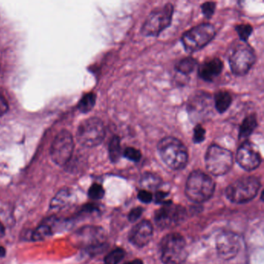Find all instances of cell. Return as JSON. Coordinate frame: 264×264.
<instances>
[{
  "instance_id": "7a4b0ae2",
  "label": "cell",
  "mask_w": 264,
  "mask_h": 264,
  "mask_svg": "<svg viewBox=\"0 0 264 264\" xmlns=\"http://www.w3.org/2000/svg\"><path fill=\"white\" fill-rule=\"evenodd\" d=\"M215 188V182L211 177L201 170H194L187 180L185 194L192 202L201 203L212 197Z\"/></svg>"
},
{
  "instance_id": "2e32d148",
  "label": "cell",
  "mask_w": 264,
  "mask_h": 264,
  "mask_svg": "<svg viewBox=\"0 0 264 264\" xmlns=\"http://www.w3.org/2000/svg\"><path fill=\"white\" fill-rule=\"evenodd\" d=\"M153 226L148 220H143L136 225L129 234V240L137 247L147 246L153 237Z\"/></svg>"
},
{
  "instance_id": "d590c367",
  "label": "cell",
  "mask_w": 264,
  "mask_h": 264,
  "mask_svg": "<svg viewBox=\"0 0 264 264\" xmlns=\"http://www.w3.org/2000/svg\"><path fill=\"white\" fill-rule=\"evenodd\" d=\"M5 227H4V225H3V223H1V222H0V239H1V238H3L4 236H5Z\"/></svg>"
},
{
  "instance_id": "e0dca14e",
  "label": "cell",
  "mask_w": 264,
  "mask_h": 264,
  "mask_svg": "<svg viewBox=\"0 0 264 264\" xmlns=\"http://www.w3.org/2000/svg\"><path fill=\"white\" fill-rule=\"evenodd\" d=\"M224 64L218 58H213L204 61L198 67V75L205 81L211 82L223 72Z\"/></svg>"
},
{
  "instance_id": "7c38bea8",
  "label": "cell",
  "mask_w": 264,
  "mask_h": 264,
  "mask_svg": "<svg viewBox=\"0 0 264 264\" xmlns=\"http://www.w3.org/2000/svg\"><path fill=\"white\" fill-rule=\"evenodd\" d=\"M73 150L74 141L72 136L68 131L63 130L55 137L51 147V157L58 165H65L71 159Z\"/></svg>"
},
{
  "instance_id": "83f0119b",
  "label": "cell",
  "mask_w": 264,
  "mask_h": 264,
  "mask_svg": "<svg viewBox=\"0 0 264 264\" xmlns=\"http://www.w3.org/2000/svg\"><path fill=\"white\" fill-rule=\"evenodd\" d=\"M206 136V131L201 124H197L194 128L193 142L195 144H201L204 142Z\"/></svg>"
},
{
  "instance_id": "836d02e7",
  "label": "cell",
  "mask_w": 264,
  "mask_h": 264,
  "mask_svg": "<svg viewBox=\"0 0 264 264\" xmlns=\"http://www.w3.org/2000/svg\"><path fill=\"white\" fill-rule=\"evenodd\" d=\"M9 106L7 100L4 96L0 95V116L5 114L6 112L8 111Z\"/></svg>"
},
{
  "instance_id": "4316f807",
  "label": "cell",
  "mask_w": 264,
  "mask_h": 264,
  "mask_svg": "<svg viewBox=\"0 0 264 264\" xmlns=\"http://www.w3.org/2000/svg\"><path fill=\"white\" fill-rule=\"evenodd\" d=\"M236 31L240 36V40L246 43L253 33V27L249 24H239L236 27Z\"/></svg>"
},
{
  "instance_id": "d6986e66",
  "label": "cell",
  "mask_w": 264,
  "mask_h": 264,
  "mask_svg": "<svg viewBox=\"0 0 264 264\" xmlns=\"http://www.w3.org/2000/svg\"><path fill=\"white\" fill-rule=\"evenodd\" d=\"M214 106L217 112L224 113L230 107L233 103V98L230 93L226 91H219L214 96Z\"/></svg>"
},
{
  "instance_id": "d6a6232c",
  "label": "cell",
  "mask_w": 264,
  "mask_h": 264,
  "mask_svg": "<svg viewBox=\"0 0 264 264\" xmlns=\"http://www.w3.org/2000/svg\"><path fill=\"white\" fill-rule=\"evenodd\" d=\"M138 198L144 203H150L152 201L153 195L149 191L141 190L138 193Z\"/></svg>"
},
{
  "instance_id": "8fae6325",
  "label": "cell",
  "mask_w": 264,
  "mask_h": 264,
  "mask_svg": "<svg viewBox=\"0 0 264 264\" xmlns=\"http://www.w3.org/2000/svg\"><path fill=\"white\" fill-rule=\"evenodd\" d=\"M187 217L185 207L173 205L172 202L163 205L154 215L156 224L161 229H169L182 224Z\"/></svg>"
},
{
  "instance_id": "9c48e42d",
  "label": "cell",
  "mask_w": 264,
  "mask_h": 264,
  "mask_svg": "<svg viewBox=\"0 0 264 264\" xmlns=\"http://www.w3.org/2000/svg\"><path fill=\"white\" fill-rule=\"evenodd\" d=\"M71 239L76 246L95 253L106 245V234L102 227L87 226L75 232Z\"/></svg>"
},
{
  "instance_id": "5bb4252c",
  "label": "cell",
  "mask_w": 264,
  "mask_h": 264,
  "mask_svg": "<svg viewBox=\"0 0 264 264\" xmlns=\"http://www.w3.org/2000/svg\"><path fill=\"white\" fill-rule=\"evenodd\" d=\"M236 160L242 168L252 171L259 167L262 159L256 145L250 141H245L238 148Z\"/></svg>"
},
{
  "instance_id": "d4e9b609",
  "label": "cell",
  "mask_w": 264,
  "mask_h": 264,
  "mask_svg": "<svg viewBox=\"0 0 264 264\" xmlns=\"http://www.w3.org/2000/svg\"><path fill=\"white\" fill-rule=\"evenodd\" d=\"M96 102V95L90 93L84 95L78 105V109L82 113H87L94 108Z\"/></svg>"
},
{
  "instance_id": "1f68e13d",
  "label": "cell",
  "mask_w": 264,
  "mask_h": 264,
  "mask_svg": "<svg viewBox=\"0 0 264 264\" xmlns=\"http://www.w3.org/2000/svg\"><path fill=\"white\" fill-rule=\"evenodd\" d=\"M143 212H144V208L142 207H137V208L131 210L130 212L129 213V216H128L129 221L131 223H134V222L139 219L142 215Z\"/></svg>"
},
{
  "instance_id": "ac0fdd59",
  "label": "cell",
  "mask_w": 264,
  "mask_h": 264,
  "mask_svg": "<svg viewBox=\"0 0 264 264\" xmlns=\"http://www.w3.org/2000/svg\"><path fill=\"white\" fill-rule=\"evenodd\" d=\"M257 119L256 114H250L243 119L239 132V140H246L253 134V131L257 127Z\"/></svg>"
},
{
  "instance_id": "7402d4cb",
  "label": "cell",
  "mask_w": 264,
  "mask_h": 264,
  "mask_svg": "<svg viewBox=\"0 0 264 264\" xmlns=\"http://www.w3.org/2000/svg\"><path fill=\"white\" fill-rule=\"evenodd\" d=\"M197 66H198V61L195 58L187 57L177 63V65L175 66V70L180 74L188 75L195 71Z\"/></svg>"
},
{
  "instance_id": "6da1fadb",
  "label": "cell",
  "mask_w": 264,
  "mask_h": 264,
  "mask_svg": "<svg viewBox=\"0 0 264 264\" xmlns=\"http://www.w3.org/2000/svg\"><path fill=\"white\" fill-rule=\"evenodd\" d=\"M157 150L163 163L173 170L186 167L188 152L185 144L173 137H164L157 144Z\"/></svg>"
},
{
  "instance_id": "3957f363",
  "label": "cell",
  "mask_w": 264,
  "mask_h": 264,
  "mask_svg": "<svg viewBox=\"0 0 264 264\" xmlns=\"http://www.w3.org/2000/svg\"><path fill=\"white\" fill-rule=\"evenodd\" d=\"M161 260L163 264H182L188 256L185 238L179 233H170L160 243Z\"/></svg>"
},
{
  "instance_id": "30bf717a",
  "label": "cell",
  "mask_w": 264,
  "mask_h": 264,
  "mask_svg": "<svg viewBox=\"0 0 264 264\" xmlns=\"http://www.w3.org/2000/svg\"><path fill=\"white\" fill-rule=\"evenodd\" d=\"M254 51L247 43L238 45L229 56L230 69L236 76H243L256 62Z\"/></svg>"
},
{
  "instance_id": "4fadbf2b",
  "label": "cell",
  "mask_w": 264,
  "mask_h": 264,
  "mask_svg": "<svg viewBox=\"0 0 264 264\" xmlns=\"http://www.w3.org/2000/svg\"><path fill=\"white\" fill-rule=\"evenodd\" d=\"M212 99L207 93H196L188 101V109L189 117L193 122L202 120L209 117L212 109Z\"/></svg>"
},
{
  "instance_id": "484cf974",
  "label": "cell",
  "mask_w": 264,
  "mask_h": 264,
  "mask_svg": "<svg viewBox=\"0 0 264 264\" xmlns=\"http://www.w3.org/2000/svg\"><path fill=\"white\" fill-rule=\"evenodd\" d=\"M125 251L122 248H116L105 257L106 264H118L125 256Z\"/></svg>"
},
{
  "instance_id": "277c9868",
  "label": "cell",
  "mask_w": 264,
  "mask_h": 264,
  "mask_svg": "<svg viewBox=\"0 0 264 264\" xmlns=\"http://www.w3.org/2000/svg\"><path fill=\"white\" fill-rule=\"evenodd\" d=\"M215 27L210 23H202L185 32L182 36V43L185 52L192 54L205 48L215 38Z\"/></svg>"
},
{
  "instance_id": "cb8c5ba5",
  "label": "cell",
  "mask_w": 264,
  "mask_h": 264,
  "mask_svg": "<svg viewBox=\"0 0 264 264\" xmlns=\"http://www.w3.org/2000/svg\"><path fill=\"white\" fill-rule=\"evenodd\" d=\"M53 229L48 223H42L32 233L31 239L33 241H42L52 236Z\"/></svg>"
},
{
  "instance_id": "4dcf8cb0",
  "label": "cell",
  "mask_w": 264,
  "mask_h": 264,
  "mask_svg": "<svg viewBox=\"0 0 264 264\" xmlns=\"http://www.w3.org/2000/svg\"><path fill=\"white\" fill-rule=\"evenodd\" d=\"M216 4L215 2H206L201 6L202 14L207 19H211L215 14Z\"/></svg>"
},
{
  "instance_id": "f1b7e54d",
  "label": "cell",
  "mask_w": 264,
  "mask_h": 264,
  "mask_svg": "<svg viewBox=\"0 0 264 264\" xmlns=\"http://www.w3.org/2000/svg\"><path fill=\"white\" fill-rule=\"evenodd\" d=\"M105 191L102 185L94 184L89 190V196L93 200H99L104 197Z\"/></svg>"
},
{
  "instance_id": "44dd1931",
  "label": "cell",
  "mask_w": 264,
  "mask_h": 264,
  "mask_svg": "<svg viewBox=\"0 0 264 264\" xmlns=\"http://www.w3.org/2000/svg\"><path fill=\"white\" fill-rule=\"evenodd\" d=\"M161 185V178L154 173L146 172L140 179V185L146 191L157 189V188H160Z\"/></svg>"
},
{
  "instance_id": "603a6c76",
  "label": "cell",
  "mask_w": 264,
  "mask_h": 264,
  "mask_svg": "<svg viewBox=\"0 0 264 264\" xmlns=\"http://www.w3.org/2000/svg\"><path fill=\"white\" fill-rule=\"evenodd\" d=\"M122 156L121 140L118 136H114L109 144V157L112 163L119 161Z\"/></svg>"
},
{
  "instance_id": "5b68a950",
  "label": "cell",
  "mask_w": 264,
  "mask_h": 264,
  "mask_svg": "<svg viewBox=\"0 0 264 264\" xmlns=\"http://www.w3.org/2000/svg\"><path fill=\"white\" fill-rule=\"evenodd\" d=\"M173 10V6L167 4L151 12L143 24L141 30L142 35L154 37L160 36L171 24Z\"/></svg>"
},
{
  "instance_id": "8d00e7d4",
  "label": "cell",
  "mask_w": 264,
  "mask_h": 264,
  "mask_svg": "<svg viewBox=\"0 0 264 264\" xmlns=\"http://www.w3.org/2000/svg\"><path fill=\"white\" fill-rule=\"evenodd\" d=\"M124 264H144L143 261L140 259H134V260L129 261V262H125Z\"/></svg>"
},
{
  "instance_id": "ffe728a7",
  "label": "cell",
  "mask_w": 264,
  "mask_h": 264,
  "mask_svg": "<svg viewBox=\"0 0 264 264\" xmlns=\"http://www.w3.org/2000/svg\"><path fill=\"white\" fill-rule=\"evenodd\" d=\"M71 201H72L71 192L68 189H62L52 200L50 208L55 210L61 209L67 205H70Z\"/></svg>"
},
{
  "instance_id": "e575fe53",
  "label": "cell",
  "mask_w": 264,
  "mask_h": 264,
  "mask_svg": "<svg viewBox=\"0 0 264 264\" xmlns=\"http://www.w3.org/2000/svg\"><path fill=\"white\" fill-rule=\"evenodd\" d=\"M167 194L165 193V192H159L156 194L155 198H156V202L157 203H163V205H166V204L170 203V201H165V198L167 196Z\"/></svg>"
},
{
  "instance_id": "8992f818",
  "label": "cell",
  "mask_w": 264,
  "mask_h": 264,
  "mask_svg": "<svg viewBox=\"0 0 264 264\" xmlns=\"http://www.w3.org/2000/svg\"><path fill=\"white\" fill-rule=\"evenodd\" d=\"M207 170L215 176L228 173L233 166V156L228 149L218 144H211L205 154Z\"/></svg>"
},
{
  "instance_id": "9a60e30c",
  "label": "cell",
  "mask_w": 264,
  "mask_h": 264,
  "mask_svg": "<svg viewBox=\"0 0 264 264\" xmlns=\"http://www.w3.org/2000/svg\"><path fill=\"white\" fill-rule=\"evenodd\" d=\"M240 248V237L236 233L226 231L217 236L216 249L223 259H233L239 253Z\"/></svg>"
},
{
  "instance_id": "52a82bcc",
  "label": "cell",
  "mask_w": 264,
  "mask_h": 264,
  "mask_svg": "<svg viewBox=\"0 0 264 264\" xmlns=\"http://www.w3.org/2000/svg\"><path fill=\"white\" fill-rule=\"evenodd\" d=\"M260 188L259 179L253 176L243 177L232 183L226 189V196L232 202L246 203L253 200Z\"/></svg>"
},
{
  "instance_id": "f546056e",
  "label": "cell",
  "mask_w": 264,
  "mask_h": 264,
  "mask_svg": "<svg viewBox=\"0 0 264 264\" xmlns=\"http://www.w3.org/2000/svg\"><path fill=\"white\" fill-rule=\"evenodd\" d=\"M123 156L131 161L138 162L142 157L141 151L134 147H127L123 151Z\"/></svg>"
},
{
  "instance_id": "74e56055",
  "label": "cell",
  "mask_w": 264,
  "mask_h": 264,
  "mask_svg": "<svg viewBox=\"0 0 264 264\" xmlns=\"http://www.w3.org/2000/svg\"><path fill=\"white\" fill-rule=\"evenodd\" d=\"M6 255L5 248L0 246V257H4Z\"/></svg>"
},
{
  "instance_id": "ba28073f",
  "label": "cell",
  "mask_w": 264,
  "mask_h": 264,
  "mask_svg": "<svg viewBox=\"0 0 264 264\" xmlns=\"http://www.w3.org/2000/svg\"><path fill=\"white\" fill-rule=\"evenodd\" d=\"M106 137V127L101 119L90 118L83 121L78 126L77 140L85 147H94L101 144Z\"/></svg>"
}]
</instances>
